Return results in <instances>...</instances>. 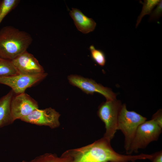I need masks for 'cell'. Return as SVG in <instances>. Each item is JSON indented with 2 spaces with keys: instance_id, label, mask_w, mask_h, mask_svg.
<instances>
[{
  "instance_id": "1",
  "label": "cell",
  "mask_w": 162,
  "mask_h": 162,
  "mask_svg": "<svg viewBox=\"0 0 162 162\" xmlns=\"http://www.w3.org/2000/svg\"><path fill=\"white\" fill-rule=\"evenodd\" d=\"M110 142L102 137L91 144L63 154L69 157V162H125L126 155L115 152Z\"/></svg>"
},
{
  "instance_id": "2",
  "label": "cell",
  "mask_w": 162,
  "mask_h": 162,
  "mask_svg": "<svg viewBox=\"0 0 162 162\" xmlns=\"http://www.w3.org/2000/svg\"><path fill=\"white\" fill-rule=\"evenodd\" d=\"M33 41L28 32L11 26L0 30V57L12 61L27 51Z\"/></svg>"
},
{
  "instance_id": "3",
  "label": "cell",
  "mask_w": 162,
  "mask_h": 162,
  "mask_svg": "<svg viewBox=\"0 0 162 162\" xmlns=\"http://www.w3.org/2000/svg\"><path fill=\"white\" fill-rule=\"evenodd\" d=\"M147 118L134 111H129L124 104L119 112L117 130H120L124 136V147L127 153L134 139L138 127Z\"/></svg>"
},
{
  "instance_id": "4",
  "label": "cell",
  "mask_w": 162,
  "mask_h": 162,
  "mask_svg": "<svg viewBox=\"0 0 162 162\" xmlns=\"http://www.w3.org/2000/svg\"><path fill=\"white\" fill-rule=\"evenodd\" d=\"M122 106L120 101L116 99L106 100L98 107V115L104 123L106 129L103 137L110 142L117 130L118 118Z\"/></svg>"
},
{
  "instance_id": "5",
  "label": "cell",
  "mask_w": 162,
  "mask_h": 162,
  "mask_svg": "<svg viewBox=\"0 0 162 162\" xmlns=\"http://www.w3.org/2000/svg\"><path fill=\"white\" fill-rule=\"evenodd\" d=\"M162 128L152 119L146 121L138 127L127 154L137 152L138 149L144 148L152 142L157 140Z\"/></svg>"
},
{
  "instance_id": "6",
  "label": "cell",
  "mask_w": 162,
  "mask_h": 162,
  "mask_svg": "<svg viewBox=\"0 0 162 162\" xmlns=\"http://www.w3.org/2000/svg\"><path fill=\"white\" fill-rule=\"evenodd\" d=\"M47 73L33 75L17 74L7 76L0 77V83L9 86L14 93L19 94L25 92L28 88L40 82L47 76Z\"/></svg>"
},
{
  "instance_id": "7",
  "label": "cell",
  "mask_w": 162,
  "mask_h": 162,
  "mask_svg": "<svg viewBox=\"0 0 162 162\" xmlns=\"http://www.w3.org/2000/svg\"><path fill=\"white\" fill-rule=\"evenodd\" d=\"M68 79L71 85L78 88L87 94L100 93L105 98L106 100L116 99V94L110 88L104 87L92 79L75 74L69 76Z\"/></svg>"
},
{
  "instance_id": "8",
  "label": "cell",
  "mask_w": 162,
  "mask_h": 162,
  "mask_svg": "<svg viewBox=\"0 0 162 162\" xmlns=\"http://www.w3.org/2000/svg\"><path fill=\"white\" fill-rule=\"evenodd\" d=\"M59 113L51 107L36 109L28 115L21 118L22 121L39 126H46L54 129L59 127L60 124Z\"/></svg>"
},
{
  "instance_id": "9",
  "label": "cell",
  "mask_w": 162,
  "mask_h": 162,
  "mask_svg": "<svg viewBox=\"0 0 162 162\" xmlns=\"http://www.w3.org/2000/svg\"><path fill=\"white\" fill-rule=\"evenodd\" d=\"M10 109L14 122L38 109V105L36 100L24 92L13 96L10 102Z\"/></svg>"
},
{
  "instance_id": "10",
  "label": "cell",
  "mask_w": 162,
  "mask_h": 162,
  "mask_svg": "<svg viewBox=\"0 0 162 162\" xmlns=\"http://www.w3.org/2000/svg\"><path fill=\"white\" fill-rule=\"evenodd\" d=\"M18 73L33 75L45 72L43 67L32 54L25 52L11 61Z\"/></svg>"
},
{
  "instance_id": "11",
  "label": "cell",
  "mask_w": 162,
  "mask_h": 162,
  "mask_svg": "<svg viewBox=\"0 0 162 162\" xmlns=\"http://www.w3.org/2000/svg\"><path fill=\"white\" fill-rule=\"evenodd\" d=\"M69 15L77 29L82 33L87 34L94 29L96 25L95 22L92 18L87 17L79 9L72 8Z\"/></svg>"
},
{
  "instance_id": "12",
  "label": "cell",
  "mask_w": 162,
  "mask_h": 162,
  "mask_svg": "<svg viewBox=\"0 0 162 162\" xmlns=\"http://www.w3.org/2000/svg\"><path fill=\"white\" fill-rule=\"evenodd\" d=\"M14 94L11 90L0 98V128L14 122L11 115L10 104Z\"/></svg>"
},
{
  "instance_id": "13",
  "label": "cell",
  "mask_w": 162,
  "mask_h": 162,
  "mask_svg": "<svg viewBox=\"0 0 162 162\" xmlns=\"http://www.w3.org/2000/svg\"><path fill=\"white\" fill-rule=\"evenodd\" d=\"M69 160L68 156L63 154L58 157L55 154L46 153L38 156L32 160H23L22 162H69Z\"/></svg>"
},
{
  "instance_id": "14",
  "label": "cell",
  "mask_w": 162,
  "mask_h": 162,
  "mask_svg": "<svg viewBox=\"0 0 162 162\" xmlns=\"http://www.w3.org/2000/svg\"><path fill=\"white\" fill-rule=\"evenodd\" d=\"M19 0H2L0 3V24L5 17L16 8Z\"/></svg>"
},
{
  "instance_id": "15",
  "label": "cell",
  "mask_w": 162,
  "mask_h": 162,
  "mask_svg": "<svg viewBox=\"0 0 162 162\" xmlns=\"http://www.w3.org/2000/svg\"><path fill=\"white\" fill-rule=\"evenodd\" d=\"M11 61L0 57V77L18 74Z\"/></svg>"
},
{
  "instance_id": "16",
  "label": "cell",
  "mask_w": 162,
  "mask_h": 162,
  "mask_svg": "<svg viewBox=\"0 0 162 162\" xmlns=\"http://www.w3.org/2000/svg\"><path fill=\"white\" fill-rule=\"evenodd\" d=\"M160 0H145L142 3L143 6L141 12L138 16L136 21V28L140 23L142 18L145 15L151 14L154 7L159 3Z\"/></svg>"
},
{
  "instance_id": "17",
  "label": "cell",
  "mask_w": 162,
  "mask_h": 162,
  "mask_svg": "<svg viewBox=\"0 0 162 162\" xmlns=\"http://www.w3.org/2000/svg\"><path fill=\"white\" fill-rule=\"evenodd\" d=\"M89 50L92 58L94 61L101 66H104L106 62L104 52L101 50L96 49L93 45L90 46Z\"/></svg>"
},
{
  "instance_id": "18",
  "label": "cell",
  "mask_w": 162,
  "mask_h": 162,
  "mask_svg": "<svg viewBox=\"0 0 162 162\" xmlns=\"http://www.w3.org/2000/svg\"><path fill=\"white\" fill-rule=\"evenodd\" d=\"M160 0L157 5L156 8L151 14L149 19L150 21L156 20L158 19L162 14V2Z\"/></svg>"
},
{
  "instance_id": "19",
  "label": "cell",
  "mask_w": 162,
  "mask_h": 162,
  "mask_svg": "<svg viewBox=\"0 0 162 162\" xmlns=\"http://www.w3.org/2000/svg\"><path fill=\"white\" fill-rule=\"evenodd\" d=\"M152 119H153L157 124L162 128V115L161 110H159L153 115Z\"/></svg>"
},
{
  "instance_id": "20",
  "label": "cell",
  "mask_w": 162,
  "mask_h": 162,
  "mask_svg": "<svg viewBox=\"0 0 162 162\" xmlns=\"http://www.w3.org/2000/svg\"><path fill=\"white\" fill-rule=\"evenodd\" d=\"M152 162H162V152L161 151L154 154L151 159Z\"/></svg>"
},
{
  "instance_id": "21",
  "label": "cell",
  "mask_w": 162,
  "mask_h": 162,
  "mask_svg": "<svg viewBox=\"0 0 162 162\" xmlns=\"http://www.w3.org/2000/svg\"><path fill=\"white\" fill-rule=\"evenodd\" d=\"M111 162L109 161H104V162Z\"/></svg>"
},
{
  "instance_id": "22",
  "label": "cell",
  "mask_w": 162,
  "mask_h": 162,
  "mask_svg": "<svg viewBox=\"0 0 162 162\" xmlns=\"http://www.w3.org/2000/svg\"><path fill=\"white\" fill-rule=\"evenodd\" d=\"M131 162H136L135 161H131Z\"/></svg>"
},
{
  "instance_id": "23",
  "label": "cell",
  "mask_w": 162,
  "mask_h": 162,
  "mask_svg": "<svg viewBox=\"0 0 162 162\" xmlns=\"http://www.w3.org/2000/svg\"><path fill=\"white\" fill-rule=\"evenodd\" d=\"M1 2V0H0V3Z\"/></svg>"
}]
</instances>
